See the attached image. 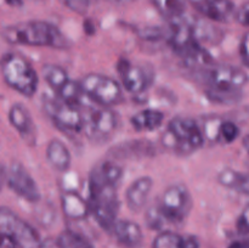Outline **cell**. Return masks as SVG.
<instances>
[{
	"label": "cell",
	"mask_w": 249,
	"mask_h": 248,
	"mask_svg": "<svg viewBox=\"0 0 249 248\" xmlns=\"http://www.w3.org/2000/svg\"><path fill=\"white\" fill-rule=\"evenodd\" d=\"M2 38L11 45L39 46L66 50L71 46L65 34L46 21H27L10 24L2 29Z\"/></svg>",
	"instance_id": "1"
},
{
	"label": "cell",
	"mask_w": 249,
	"mask_h": 248,
	"mask_svg": "<svg viewBox=\"0 0 249 248\" xmlns=\"http://www.w3.org/2000/svg\"><path fill=\"white\" fill-rule=\"evenodd\" d=\"M207 85V94L214 101H235L248 84L249 75L245 70L231 65H212L195 70Z\"/></svg>",
	"instance_id": "2"
},
{
	"label": "cell",
	"mask_w": 249,
	"mask_h": 248,
	"mask_svg": "<svg viewBox=\"0 0 249 248\" xmlns=\"http://www.w3.org/2000/svg\"><path fill=\"white\" fill-rule=\"evenodd\" d=\"M206 142L202 126L190 117H175L160 135V143L174 155L189 156L201 150Z\"/></svg>",
	"instance_id": "3"
},
{
	"label": "cell",
	"mask_w": 249,
	"mask_h": 248,
	"mask_svg": "<svg viewBox=\"0 0 249 248\" xmlns=\"http://www.w3.org/2000/svg\"><path fill=\"white\" fill-rule=\"evenodd\" d=\"M1 74L5 83L22 96L33 97L38 91V72L21 53L10 51L2 55Z\"/></svg>",
	"instance_id": "4"
},
{
	"label": "cell",
	"mask_w": 249,
	"mask_h": 248,
	"mask_svg": "<svg viewBox=\"0 0 249 248\" xmlns=\"http://www.w3.org/2000/svg\"><path fill=\"white\" fill-rule=\"evenodd\" d=\"M89 186V203L91 215L104 230L111 232L118 220L121 202L118 198V187L113 185L88 184Z\"/></svg>",
	"instance_id": "5"
},
{
	"label": "cell",
	"mask_w": 249,
	"mask_h": 248,
	"mask_svg": "<svg viewBox=\"0 0 249 248\" xmlns=\"http://www.w3.org/2000/svg\"><path fill=\"white\" fill-rule=\"evenodd\" d=\"M167 225H179L186 220L194 208V198L189 187L182 182L169 185L156 202Z\"/></svg>",
	"instance_id": "6"
},
{
	"label": "cell",
	"mask_w": 249,
	"mask_h": 248,
	"mask_svg": "<svg viewBox=\"0 0 249 248\" xmlns=\"http://www.w3.org/2000/svg\"><path fill=\"white\" fill-rule=\"evenodd\" d=\"M84 117L83 133L95 143H102L108 141L113 136L118 126V117L111 107H105L89 102L82 108Z\"/></svg>",
	"instance_id": "7"
},
{
	"label": "cell",
	"mask_w": 249,
	"mask_h": 248,
	"mask_svg": "<svg viewBox=\"0 0 249 248\" xmlns=\"http://www.w3.org/2000/svg\"><path fill=\"white\" fill-rule=\"evenodd\" d=\"M41 105L46 116L65 133L79 134L83 131L84 117L79 107L65 101L57 95L44 94Z\"/></svg>",
	"instance_id": "8"
},
{
	"label": "cell",
	"mask_w": 249,
	"mask_h": 248,
	"mask_svg": "<svg viewBox=\"0 0 249 248\" xmlns=\"http://www.w3.org/2000/svg\"><path fill=\"white\" fill-rule=\"evenodd\" d=\"M0 232L16 248H40L43 243L36 229L6 207L0 209Z\"/></svg>",
	"instance_id": "9"
},
{
	"label": "cell",
	"mask_w": 249,
	"mask_h": 248,
	"mask_svg": "<svg viewBox=\"0 0 249 248\" xmlns=\"http://www.w3.org/2000/svg\"><path fill=\"white\" fill-rule=\"evenodd\" d=\"M79 83L85 95L96 105L112 107L118 105L123 99V85L109 75L88 73Z\"/></svg>",
	"instance_id": "10"
},
{
	"label": "cell",
	"mask_w": 249,
	"mask_h": 248,
	"mask_svg": "<svg viewBox=\"0 0 249 248\" xmlns=\"http://www.w3.org/2000/svg\"><path fill=\"white\" fill-rule=\"evenodd\" d=\"M121 83L124 89L131 95H141L152 87L156 72L151 65L133 63L125 58H121L117 65Z\"/></svg>",
	"instance_id": "11"
},
{
	"label": "cell",
	"mask_w": 249,
	"mask_h": 248,
	"mask_svg": "<svg viewBox=\"0 0 249 248\" xmlns=\"http://www.w3.org/2000/svg\"><path fill=\"white\" fill-rule=\"evenodd\" d=\"M4 177L7 187L17 196L31 203L40 202V189L31 173L21 163H12L4 173Z\"/></svg>",
	"instance_id": "12"
},
{
	"label": "cell",
	"mask_w": 249,
	"mask_h": 248,
	"mask_svg": "<svg viewBox=\"0 0 249 248\" xmlns=\"http://www.w3.org/2000/svg\"><path fill=\"white\" fill-rule=\"evenodd\" d=\"M157 148L152 141L146 139H134L123 141L108 150V157L112 159H142L155 157Z\"/></svg>",
	"instance_id": "13"
},
{
	"label": "cell",
	"mask_w": 249,
	"mask_h": 248,
	"mask_svg": "<svg viewBox=\"0 0 249 248\" xmlns=\"http://www.w3.org/2000/svg\"><path fill=\"white\" fill-rule=\"evenodd\" d=\"M10 124L18 133L22 140L27 142V145L34 146L36 142V126L31 112L22 104H14L9 109L7 114Z\"/></svg>",
	"instance_id": "14"
},
{
	"label": "cell",
	"mask_w": 249,
	"mask_h": 248,
	"mask_svg": "<svg viewBox=\"0 0 249 248\" xmlns=\"http://www.w3.org/2000/svg\"><path fill=\"white\" fill-rule=\"evenodd\" d=\"M152 189L153 179L151 177L146 175L134 180L125 191V202L128 208L134 213L142 211L147 204Z\"/></svg>",
	"instance_id": "15"
},
{
	"label": "cell",
	"mask_w": 249,
	"mask_h": 248,
	"mask_svg": "<svg viewBox=\"0 0 249 248\" xmlns=\"http://www.w3.org/2000/svg\"><path fill=\"white\" fill-rule=\"evenodd\" d=\"M61 209L71 220H84L91 214L89 199L74 190H66L60 196Z\"/></svg>",
	"instance_id": "16"
},
{
	"label": "cell",
	"mask_w": 249,
	"mask_h": 248,
	"mask_svg": "<svg viewBox=\"0 0 249 248\" xmlns=\"http://www.w3.org/2000/svg\"><path fill=\"white\" fill-rule=\"evenodd\" d=\"M124 175V169L121 164L114 160H102L97 163L89 174L88 184L113 185L118 187Z\"/></svg>",
	"instance_id": "17"
},
{
	"label": "cell",
	"mask_w": 249,
	"mask_h": 248,
	"mask_svg": "<svg viewBox=\"0 0 249 248\" xmlns=\"http://www.w3.org/2000/svg\"><path fill=\"white\" fill-rule=\"evenodd\" d=\"M195 9L213 22H228L235 14V4L231 0H201Z\"/></svg>",
	"instance_id": "18"
},
{
	"label": "cell",
	"mask_w": 249,
	"mask_h": 248,
	"mask_svg": "<svg viewBox=\"0 0 249 248\" xmlns=\"http://www.w3.org/2000/svg\"><path fill=\"white\" fill-rule=\"evenodd\" d=\"M111 232L113 233L116 240L121 245L129 248L139 247L143 240V232L141 226L131 220H125V219H122V220L118 219L112 228Z\"/></svg>",
	"instance_id": "19"
},
{
	"label": "cell",
	"mask_w": 249,
	"mask_h": 248,
	"mask_svg": "<svg viewBox=\"0 0 249 248\" xmlns=\"http://www.w3.org/2000/svg\"><path fill=\"white\" fill-rule=\"evenodd\" d=\"M152 248H199V241L194 235H181L175 231H160L152 242Z\"/></svg>",
	"instance_id": "20"
},
{
	"label": "cell",
	"mask_w": 249,
	"mask_h": 248,
	"mask_svg": "<svg viewBox=\"0 0 249 248\" xmlns=\"http://www.w3.org/2000/svg\"><path fill=\"white\" fill-rule=\"evenodd\" d=\"M45 156L48 162L51 167L60 173H66L71 169V163H72V156L70 150L58 139H53L49 141L46 146Z\"/></svg>",
	"instance_id": "21"
},
{
	"label": "cell",
	"mask_w": 249,
	"mask_h": 248,
	"mask_svg": "<svg viewBox=\"0 0 249 248\" xmlns=\"http://www.w3.org/2000/svg\"><path fill=\"white\" fill-rule=\"evenodd\" d=\"M164 113L156 108H145L136 112L130 118L131 126L139 133L155 131L163 125Z\"/></svg>",
	"instance_id": "22"
},
{
	"label": "cell",
	"mask_w": 249,
	"mask_h": 248,
	"mask_svg": "<svg viewBox=\"0 0 249 248\" xmlns=\"http://www.w3.org/2000/svg\"><path fill=\"white\" fill-rule=\"evenodd\" d=\"M218 182L221 186L226 187L229 190H233V191L238 192V194H243L249 196V177L243 174V173L238 172V170L233 169V168H224L219 172Z\"/></svg>",
	"instance_id": "23"
},
{
	"label": "cell",
	"mask_w": 249,
	"mask_h": 248,
	"mask_svg": "<svg viewBox=\"0 0 249 248\" xmlns=\"http://www.w3.org/2000/svg\"><path fill=\"white\" fill-rule=\"evenodd\" d=\"M213 21L192 18V28L194 34L199 43L219 44L224 38L223 31L212 23Z\"/></svg>",
	"instance_id": "24"
},
{
	"label": "cell",
	"mask_w": 249,
	"mask_h": 248,
	"mask_svg": "<svg viewBox=\"0 0 249 248\" xmlns=\"http://www.w3.org/2000/svg\"><path fill=\"white\" fill-rule=\"evenodd\" d=\"M41 77L53 90V94H58L71 80L70 74L65 68L53 63H46L41 67Z\"/></svg>",
	"instance_id": "25"
},
{
	"label": "cell",
	"mask_w": 249,
	"mask_h": 248,
	"mask_svg": "<svg viewBox=\"0 0 249 248\" xmlns=\"http://www.w3.org/2000/svg\"><path fill=\"white\" fill-rule=\"evenodd\" d=\"M153 6L168 21L180 18L186 14L187 0H151Z\"/></svg>",
	"instance_id": "26"
},
{
	"label": "cell",
	"mask_w": 249,
	"mask_h": 248,
	"mask_svg": "<svg viewBox=\"0 0 249 248\" xmlns=\"http://www.w3.org/2000/svg\"><path fill=\"white\" fill-rule=\"evenodd\" d=\"M56 248H95L91 241L83 233L67 229L56 238Z\"/></svg>",
	"instance_id": "27"
},
{
	"label": "cell",
	"mask_w": 249,
	"mask_h": 248,
	"mask_svg": "<svg viewBox=\"0 0 249 248\" xmlns=\"http://www.w3.org/2000/svg\"><path fill=\"white\" fill-rule=\"evenodd\" d=\"M223 123V119L219 117L212 116L206 117L202 124V130H203L206 140L214 143H220V126Z\"/></svg>",
	"instance_id": "28"
},
{
	"label": "cell",
	"mask_w": 249,
	"mask_h": 248,
	"mask_svg": "<svg viewBox=\"0 0 249 248\" xmlns=\"http://www.w3.org/2000/svg\"><path fill=\"white\" fill-rule=\"evenodd\" d=\"M241 130L236 123L231 121H224L220 126V143H232L240 136Z\"/></svg>",
	"instance_id": "29"
},
{
	"label": "cell",
	"mask_w": 249,
	"mask_h": 248,
	"mask_svg": "<svg viewBox=\"0 0 249 248\" xmlns=\"http://www.w3.org/2000/svg\"><path fill=\"white\" fill-rule=\"evenodd\" d=\"M236 231L240 236L249 235V203L243 207L242 212L236 220Z\"/></svg>",
	"instance_id": "30"
},
{
	"label": "cell",
	"mask_w": 249,
	"mask_h": 248,
	"mask_svg": "<svg viewBox=\"0 0 249 248\" xmlns=\"http://www.w3.org/2000/svg\"><path fill=\"white\" fill-rule=\"evenodd\" d=\"M63 1L75 14L85 15L89 10L90 0H63Z\"/></svg>",
	"instance_id": "31"
},
{
	"label": "cell",
	"mask_w": 249,
	"mask_h": 248,
	"mask_svg": "<svg viewBox=\"0 0 249 248\" xmlns=\"http://www.w3.org/2000/svg\"><path fill=\"white\" fill-rule=\"evenodd\" d=\"M240 55L246 67L249 68V32L243 35L240 46Z\"/></svg>",
	"instance_id": "32"
},
{
	"label": "cell",
	"mask_w": 249,
	"mask_h": 248,
	"mask_svg": "<svg viewBox=\"0 0 249 248\" xmlns=\"http://www.w3.org/2000/svg\"><path fill=\"white\" fill-rule=\"evenodd\" d=\"M236 19L238 21V23L249 27V1L245 2V4L236 11Z\"/></svg>",
	"instance_id": "33"
},
{
	"label": "cell",
	"mask_w": 249,
	"mask_h": 248,
	"mask_svg": "<svg viewBox=\"0 0 249 248\" xmlns=\"http://www.w3.org/2000/svg\"><path fill=\"white\" fill-rule=\"evenodd\" d=\"M229 248H249V240H238L231 243Z\"/></svg>",
	"instance_id": "34"
},
{
	"label": "cell",
	"mask_w": 249,
	"mask_h": 248,
	"mask_svg": "<svg viewBox=\"0 0 249 248\" xmlns=\"http://www.w3.org/2000/svg\"><path fill=\"white\" fill-rule=\"evenodd\" d=\"M242 146H243V148L246 150V152H247L248 156H249V134H248V135H246L245 138H243Z\"/></svg>",
	"instance_id": "35"
},
{
	"label": "cell",
	"mask_w": 249,
	"mask_h": 248,
	"mask_svg": "<svg viewBox=\"0 0 249 248\" xmlns=\"http://www.w3.org/2000/svg\"><path fill=\"white\" fill-rule=\"evenodd\" d=\"M5 1L9 5H11V6H21L23 0H5Z\"/></svg>",
	"instance_id": "36"
}]
</instances>
